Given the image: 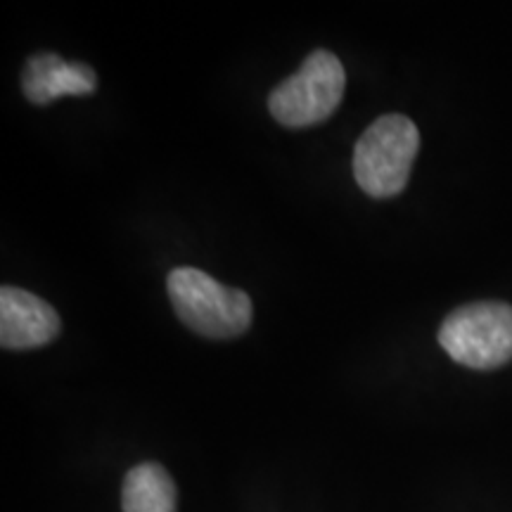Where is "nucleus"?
<instances>
[{
    "label": "nucleus",
    "mask_w": 512,
    "mask_h": 512,
    "mask_svg": "<svg viewBox=\"0 0 512 512\" xmlns=\"http://www.w3.org/2000/svg\"><path fill=\"white\" fill-rule=\"evenodd\" d=\"M166 290L176 316L197 335L230 339L252 323V299L197 268H174L166 278Z\"/></svg>",
    "instance_id": "nucleus-1"
},
{
    "label": "nucleus",
    "mask_w": 512,
    "mask_h": 512,
    "mask_svg": "<svg viewBox=\"0 0 512 512\" xmlns=\"http://www.w3.org/2000/svg\"><path fill=\"white\" fill-rule=\"evenodd\" d=\"M418 126L401 114H384L373 121L354 150V176L363 192L384 200L406 188L418 155Z\"/></svg>",
    "instance_id": "nucleus-2"
},
{
    "label": "nucleus",
    "mask_w": 512,
    "mask_h": 512,
    "mask_svg": "<svg viewBox=\"0 0 512 512\" xmlns=\"http://www.w3.org/2000/svg\"><path fill=\"white\" fill-rule=\"evenodd\" d=\"M347 88L342 62L330 50H313L297 74L273 88L268 110L278 124L287 128L316 126L330 119Z\"/></svg>",
    "instance_id": "nucleus-3"
},
{
    "label": "nucleus",
    "mask_w": 512,
    "mask_h": 512,
    "mask_svg": "<svg viewBox=\"0 0 512 512\" xmlns=\"http://www.w3.org/2000/svg\"><path fill=\"white\" fill-rule=\"evenodd\" d=\"M439 344L453 361L475 370H494L512 361V306L477 302L448 313Z\"/></svg>",
    "instance_id": "nucleus-4"
},
{
    "label": "nucleus",
    "mask_w": 512,
    "mask_h": 512,
    "mask_svg": "<svg viewBox=\"0 0 512 512\" xmlns=\"http://www.w3.org/2000/svg\"><path fill=\"white\" fill-rule=\"evenodd\" d=\"M60 335V316L48 302L19 287L0 290V344L3 349H34Z\"/></svg>",
    "instance_id": "nucleus-5"
},
{
    "label": "nucleus",
    "mask_w": 512,
    "mask_h": 512,
    "mask_svg": "<svg viewBox=\"0 0 512 512\" xmlns=\"http://www.w3.org/2000/svg\"><path fill=\"white\" fill-rule=\"evenodd\" d=\"M22 88L34 105H48L62 95H91L98 88V76L88 64L64 62L55 53H41L29 57Z\"/></svg>",
    "instance_id": "nucleus-6"
},
{
    "label": "nucleus",
    "mask_w": 512,
    "mask_h": 512,
    "mask_svg": "<svg viewBox=\"0 0 512 512\" xmlns=\"http://www.w3.org/2000/svg\"><path fill=\"white\" fill-rule=\"evenodd\" d=\"M124 512H176V484L157 463L136 465L121 489Z\"/></svg>",
    "instance_id": "nucleus-7"
}]
</instances>
